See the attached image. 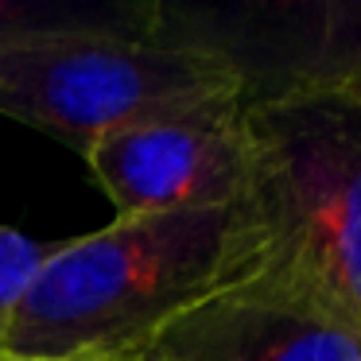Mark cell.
Returning <instances> with one entry per match:
<instances>
[{
	"mask_svg": "<svg viewBox=\"0 0 361 361\" xmlns=\"http://www.w3.org/2000/svg\"><path fill=\"white\" fill-rule=\"evenodd\" d=\"M264 268V241L241 202L117 218L55 245L0 330V357H133L206 295Z\"/></svg>",
	"mask_w": 361,
	"mask_h": 361,
	"instance_id": "cell-1",
	"label": "cell"
},
{
	"mask_svg": "<svg viewBox=\"0 0 361 361\" xmlns=\"http://www.w3.org/2000/svg\"><path fill=\"white\" fill-rule=\"evenodd\" d=\"M264 268L361 338V59L241 105Z\"/></svg>",
	"mask_w": 361,
	"mask_h": 361,
	"instance_id": "cell-2",
	"label": "cell"
},
{
	"mask_svg": "<svg viewBox=\"0 0 361 361\" xmlns=\"http://www.w3.org/2000/svg\"><path fill=\"white\" fill-rule=\"evenodd\" d=\"M245 74L206 43L82 32L0 51V113L86 156L97 140L245 102Z\"/></svg>",
	"mask_w": 361,
	"mask_h": 361,
	"instance_id": "cell-3",
	"label": "cell"
},
{
	"mask_svg": "<svg viewBox=\"0 0 361 361\" xmlns=\"http://www.w3.org/2000/svg\"><path fill=\"white\" fill-rule=\"evenodd\" d=\"M241 105L105 136L86 164L121 218L233 206L249 175Z\"/></svg>",
	"mask_w": 361,
	"mask_h": 361,
	"instance_id": "cell-4",
	"label": "cell"
},
{
	"mask_svg": "<svg viewBox=\"0 0 361 361\" xmlns=\"http://www.w3.org/2000/svg\"><path fill=\"white\" fill-rule=\"evenodd\" d=\"M128 361H361V338L260 268L171 319Z\"/></svg>",
	"mask_w": 361,
	"mask_h": 361,
	"instance_id": "cell-5",
	"label": "cell"
},
{
	"mask_svg": "<svg viewBox=\"0 0 361 361\" xmlns=\"http://www.w3.org/2000/svg\"><path fill=\"white\" fill-rule=\"evenodd\" d=\"M159 4L140 0H0V51L82 32H152Z\"/></svg>",
	"mask_w": 361,
	"mask_h": 361,
	"instance_id": "cell-6",
	"label": "cell"
},
{
	"mask_svg": "<svg viewBox=\"0 0 361 361\" xmlns=\"http://www.w3.org/2000/svg\"><path fill=\"white\" fill-rule=\"evenodd\" d=\"M55 245H43L35 237H24L16 229H0V322L12 314V307L24 299L39 268L47 264Z\"/></svg>",
	"mask_w": 361,
	"mask_h": 361,
	"instance_id": "cell-7",
	"label": "cell"
},
{
	"mask_svg": "<svg viewBox=\"0 0 361 361\" xmlns=\"http://www.w3.org/2000/svg\"><path fill=\"white\" fill-rule=\"evenodd\" d=\"M0 361H24V357H0ZM74 361H128V357H74Z\"/></svg>",
	"mask_w": 361,
	"mask_h": 361,
	"instance_id": "cell-8",
	"label": "cell"
},
{
	"mask_svg": "<svg viewBox=\"0 0 361 361\" xmlns=\"http://www.w3.org/2000/svg\"><path fill=\"white\" fill-rule=\"evenodd\" d=\"M0 330H4V322H0Z\"/></svg>",
	"mask_w": 361,
	"mask_h": 361,
	"instance_id": "cell-9",
	"label": "cell"
}]
</instances>
